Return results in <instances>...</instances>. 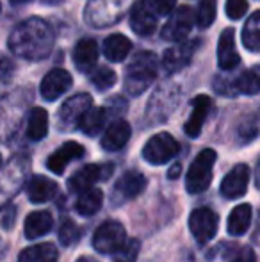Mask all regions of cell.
<instances>
[{
    "instance_id": "cell-29",
    "label": "cell",
    "mask_w": 260,
    "mask_h": 262,
    "mask_svg": "<svg viewBox=\"0 0 260 262\" xmlns=\"http://www.w3.org/2000/svg\"><path fill=\"white\" fill-rule=\"evenodd\" d=\"M243 45L251 52L260 50V11H255L243 27Z\"/></svg>"
},
{
    "instance_id": "cell-41",
    "label": "cell",
    "mask_w": 260,
    "mask_h": 262,
    "mask_svg": "<svg viewBox=\"0 0 260 262\" xmlns=\"http://www.w3.org/2000/svg\"><path fill=\"white\" fill-rule=\"evenodd\" d=\"M31 2V0H11V4H14V6H21V4H27Z\"/></svg>"
},
{
    "instance_id": "cell-1",
    "label": "cell",
    "mask_w": 260,
    "mask_h": 262,
    "mask_svg": "<svg viewBox=\"0 0 260 262\" xmlns=\"http://www.w3.org/2000/svg\"><path fill=\"white\" fill-rule=\"evenodd\" d=\"M9 49L21 59H45L54 49V31L41 18H29L11 32Z\"/></svg>"
},
{
    "instance_id": "cell-19",
    "label": "cell",
    "mask_w": 260,
    "mask_h": 262,
    "mask_svg": "<svg viewBox=\"0 0 260 262\" xmlns=\"http://www.w3.org/2000/svg\"><path fill=\"white\" fill-rule=\"evenodd\" d=\"M98 61V45L94 39L84 38L73 49V62L79 72H89L97 66Z\"/></svg>"
},
{
    "instance_id": "cell-38",
    "label": "cell",
    "mask_w": 260,
    "mask_h": 262,
    "mask_svg": "<svg viewBox=\"0 0 260 262\" xmlns=\"http://www.w3.org/2000/svg\"><path fill=\"white\" fill-rule=\"evenodd\" d=\"M14 73V66L13 62L7 57H2L0 55V80H9Z\"/></svg>"
},
{
    "instance_id": "cell-11",
    "label": "cell",
    "mask_w": 260,
    "mask_h": 262,
    "mask_svg": "<svg viewBox=\"0 0 260 262\" xmlns=\"http://www.w3.org/2000/svg\"><path fill=\"white\" fill-rule=\"evenodd\" d=\"M72 75L63 68H54L43 77L41 86H39V93L45 100L54 102L59 97H63L66 91L72 88Z\"/></svg>"
},
{
    "instance_id": "cell-40",
    "label": "cell",
    "mask_w": 260,
    "mask_h": 262,
    "mask_svg": "<svg viewBox=\"0 0 260 262\" xmlns=\"http://www.w3.org/2000/svg\"><path fill=\"white\" fill-rule=\"evenodd\" d=\"M255 186H257V189H260V161L255 168Z\"/></svg>"
},
{
    "instance_id": "cell-20",
    "label": "cell",
    "mask_w": 260,
    "mask_h": 262,
    "mask_svg": "<svg viewBox=\"0 0 260 262\" xmlns=\"http://www.w3.org/2000/svg\"><path fill=\"white\" fill-rule=\"evenodd\" d=\"M57 193V184L49 177L34 175L27 184V196L32 204H45L52 200Z\"/></svg>"
},
{
    "instance_id": "cell-4",
    "label": "cell",
    "mask_w": 260,
    "mask_h": 262,
    "mask_svg": "<svg viewBox=\"0 0 260 262\" xmlns=\"http://www.w3.org/2000/svg\"><path fill=\"white\" fill-rule=\"evenodd\" d=\"M178 150H180V145L173 136L168 132H159L146 141L143 148V157L150 164H166L177 156Z\"/></svg>"
},
{
    "instance_id": "cell-17",
    "label": "cell",
    "mask_w": 260,
    "mask_h": 262,
    "mask_svg": "<svg viewBox=\"0 0 260 262\" xmlns=\"http://www.w3.org/2000/svg\"><path fill=\"white\" fill-rule=\"evenodd\" d=\"M157 20L159 18L145 6V2H137L130 11V27L135 34L139 36H150L155 32L157 29Z\"/></svg>"
},
{
    "instance_id": "cell-43",
    "label": "cell",
    "mask_w": 260,
    "mask_h": 262,
    "mask_svg": "<svg viewBox=\"0 0 260 262\" xmlns=\"http://www.w3.org/2000/svg\"><path fill=\"white\" fill-rule=\"evenodd\" d=\"M77 262H91V260H89V259H79Z\"/></svg>"
},
{
    "instance_id": "cell-6",
    "label": "cell",
    "mask_w": 260,
    "mask_h": 262,
    "mask_svg": "<svg viewBox=\"0 0 260 262\" xmlns=\"http://www.w3.org/2000/svg\"><path fill=\"white\" fill-rule=\"evenodd\" d=\"M91 107H93V98L87 93H77V95H73V97H69L68 100L61 105L59 114H57L59 128L61 130L77 128Z\"/></svg>"
},
{
    "instance_id": "cell-14",
    "label": "cell",
    "mask_w": 260,
    "mask_h": 262,
    "mask_svg": "<svg viewBox=\"0 0 260 262\" xmlns=\"http://www.w3.org/2000/svg\"><path fill=\"white\" fill-rule=\"evenodd\" d=\"M82 156H84V146L79 145L77 141H68L49 157L46 168L52 173H56V175H63L66 166L72 161H75V159H80Z\"/></svg>"
},
{
    "instance_id": "cell-37",
    "label": "cell",
    "mask_w": 260,
    "mask_h": 262,
    "mask_svg": "<svg viewBox=\"0 0 260 262\" xmlns=\"http://www.w3.org/2000/svg\"><path fill=\"white\" fill-rule=\"evenodd\" d=\"M257 134H258L257 125H251V123L241 125L239 138H241V141H243V143H248V141H251V139H255V138H257Z\"/></svg>"
},
{
    "instance_id": "cell-13",
    "label": "cell",
    "mask_w": 260,
    "mask_h": 262,
    "mask_svg": "<svg viewBox=\"0 0 260 262\" xmlns=\"http://www.w3.org/2000/svg\"><path fill=\"white\" fill-rule=\"evenodd\" d=\"M241 62V57L237 54L235 49V31L232 27L225 29L219 36L218 43V64L221 70L230 72V70H235Z\"/></svg>"
},
{
    "instance_id": "cell-39",
    "label": "cell",
    "mask_w": 260,
    "mask_h": 262,
    "mask_svg": "<svg viewBox=\"0 0 260 262\" xmlns=\"http://www.w3.org/2000/svg\"><path fill=\"white\" fill-rule=\"evenodd\" d=\"M178 175H180V164H175L173 168L170 169L168 177H170V179H178Z\"/></svg>"
},
{
    "instance_id": "cell-22",
    "label": "cell",
    "mask_w": 260,
    "mask_h": 262,
    "mask_svg": "<svg viewBox=\"0 0 260 262\" xmlns=\"http://www.w3.org/2000/svg\"><path fill=\"white\" fill-rule=\"evenodd\" d=\"M102 50H104V55L109 59V61L122 62L123 59L129 57V54L132 50V41L127 38V36L116 32V34H111L109 38H105Z\"/></svg>"
},
{
    "instance_id": "cell-3",
    "label": "cell",
    "mask_w": 260,
    "mask_h": 262,
    "mask_svg": "<svg viewBox=\"0 0 260 262\" xmlns=\"http://www.w3.org/2000/svg\"><path fill=\"white\" fill-rule=\"evenodd\" d=\"M216 152L212 148L201 150L193 161V164L189 166L187 175H185V187L191 194L203 193L205 189H208L212 182V168L216 162Z\"/></svg>"
},
{
    "instance_id": "cell-27",
    "label": "cell",
    "mask_w": 260,
    "mask_h": 262,
    "mask_svg": "<svg viewBox=\"0 0 260 262\" xmlns=\"http://www.w3.org/2000/svg\"><path fill=\"white\" fill-rule=\"evenodd\" d=\"M251 225V205L241 204L230 212L228 217V234L230 235H244Z\"/></svg>"
},
{
    "instance_id": "cell-21",
    "label": "cell",
    "mask_w": 260,
    "mask_h": 262,
    "mask_svg": "<svg viewBox=\"0 0 260 262\" xmlns=\"http://www.w3.org/2000/svg\"><path fill=\"white\" fill-rule=\"evenodd\" d=\"M54 227V217L46 210H36L31 212L25 220L23 232L27 239H39L43 235H46Z\"/></svg>"
},
{
    "instance_id": "cell-25",
    "label": "cell",
    "mask_w": 260,
    "mask_h": 262,
    "mask_svg": "<svg viewBox=\"0 0 260 262\" xmlns=\"http://www.w3.org/2000/svg\"><path fill=\"white\" fill-rule=\"evenodd\" d=\"M102 204H104V193H102V189L91 187V189L79 194V198L75 202V210L80 216H93V214H97L102 209Z\"/></svg>"
},
{
    "instance_id": "cell-18",
    "label": "cell",
    "mask_w": 260,
    "mask_h": 262,
    "mask_svg": "<svg viewBox=\"0 0 260 262\" xmlns=\"http://www.w3.org/2000/svg\"><path fill=\"white\" fill-rule=\"evenodd\" d=\"M145 187H146L145 175L135 171V169H130V171H125L116 180L114 193L118 194L122 200H130V198H135L137 194H141Z\"/></svg>"
},
{
    "instance_id": "cell-12",
    "label": "cell",
    "mask_w": 260,
    "mask_h": 262,
    "mask_svg": "<svg viewBox=\"0 0 260 262\" xmlns=\"http://www.w3.org/2000/svg\"><path fill=\"white\" fill-rule=\"evenodd\" d=\"M250 182V168L246 164H237L228 171L221 182V194L228 200L244 196Z\"/></svg>"
},
{
    "instance_id": "cell-16",
    "label": "cell",
    "mask_w": 260,
    "mask_h": 262,
    "mask_svg": "<svg viewBox=\"0 0 260 262\" xmlns=\"http://www.w3.org/2000/svg\"><path fill=\"white\" fill-rule=\"evenodd\" d=\"M130 125L125 120H116L107 127V130L102 136V148L107 152H118L127 145L130 139Z\"/></svg>"
},
{
    "instance_id": "cell-31",
    "label": "cell",
    "mask_w": 260,
    "mask_h": 262,
    "mask_svg": "<svg viewBox=\"0 0 260 262\" xmlns=\"http://www.w3.org/2000/svg\"><path fill=\"white\" fill-rule=\"evenodd\" d=\"M223 255L228 262H257L255 252L250 246H239V245H223Z\"/></svg>"
},
{
    "instance_id": "cell-10",
    "label": "cell",
    "mask_w": 260,
    "mask_h": 262,
    "mask_svg": "<svg viewBox=\"0 0 260 262\" xmlns=\"http://www.w3.org/2000/svg\"><path fill=\"white\" fill-rule=\"evenodd\" d=\"M198 47H200V39H187V41H182L168 49L162 55V66L166 68V72L175 73L185 68L191 62Z\"/></svg>"
},
{
    "instance_id": "cell-42",
    "label": "cell",
    "mask_w": 260,
    "mask_h": 262,
    "mask_svg": "<svg viewBox=\"0 0 260 262\" xmlns=\"http://www.w3.org/2000/svg\"><path fill=\"white\" fill-rule=\"evenodd\" d=\"M45 4H54V2H59V0H43Z\"/></svg>"
},
{
    "instance_id": "cell-44",
    "label": "cell",
    "mask_w": 260,
    "mask_h": 262,
    "mask_svg": "<svg viewBox=\"0 0 260 262\" xmlns=\"http://www.w3.org/2000/svg\"><path fill=\"white\" fill-rule=\"evenodd\" d=\"M0 166H2V156H0Z\"/></svg>"
},
{
    "instance_id": "cell-24",
    "label": "cell",
    "mask_w": 260,
    "mask_h": 262,
    "mask_svg": "<svg viewBox=\"0 0 260 262\" xmlns=\"http://www.w3.org/2000/svg\"><path fill=\"white\" fill-rule=\"evenodd\" d=\"M49 132V113L43 107L31 109L27 118V138L31 141H39Z\"/></svg>"
},
{
    "instance_id": "cell-33",
    "label": "cell",
    "mask_w": 260,
    "mask_h": 262,
    "mask_svg": "<svg viewBox=\"0 0 260 262\" xmlns=\"http://www.w3.org/2000/svg\"><path fill=\"white\" fill-rule=\"evenodd\" d=\"M80 235H82V230L80 227L72 220H66L59 228V241L61 245L64 246H73L75 243H79Z\"/></svg>"
},
{
    "instance_id": "cell-2",
    "label": "cell",
    "mask_w": 260,
    "mask_h": 262,
    "mask_svg": "<svg viewBox=\"0 0 260 262\" xmlns=\"http://www.w3.org/2000/svg\"><path fill=\"white\" fill-rule=\"evenodd\" d=\"M155 75H157L155 54L148 52V50L139 52L137 55H134V59L127 66L125 91L130 97H137V95H141L155 80Z\"/></svg>"
},
{
    "instance_id": "cell-8",
    "label": "cell",
    "mask_w": 260,
    "mask_h": 262,
    "mask_svg": "<svg viewBox=\"0 0 260 262\" xmlns=\"http://www.w3.org/2000/svg\"><path fill=\"white\" fill-rule=\"evenodd\" d=\"M218 214L208 207H198L189 216V230L198 245H207L218 232Z\"/></svg>"
},
{
    "instance_id": "cell-34",
    "label": "cell",
    "mask_w": 260,
    "mask_h": 262,
    "mask_svg": "<svg viewBox=\"0 0 260 262\" xmlns=\"http://www.w3.org/2000/svg\"><path fill=\"white\" fill-rule=\"evenodd\" d=\"M139 250H141V245L137 239H127L125 245L114 253V262H135Z\"/></svg>"
},
{
    "instance_id": "cell-35",
    "label": "cell",
    "mask_w": 260,
    "mask_h": 262,
    "mask_svg": "<svg viewBox=\"0 0 260 262\" xmlns=\"http://www.w3.org/2000/svg\"><path fill=\"white\" fill-rule=\"evenodd\" d=\"M143 2L157 18L171 14L175 11V6H177V0H143Z\"/></svg>"
},
{
    "instance_id": "cell-15",
    "label": "cell",
    "mask_w": 260,
    "mask_h": 262,
    "mask_svg": "<svg viewBox=\"0 0 260 262\" xmlns=\"http://www.w3.org/2000/svg\"><path fill=\"white\" fill-rule=\"evenodd\" d=\"M210 109H212V100L207 95H198L195 100H193V113L189 116V120L185 121V127H184L185 134L189 138H198L200 136Z\"/></svg>"
},
{
    "instance_id": "cell-32",
    "label": "cell",
    "mask_w": 260,
    "mask_h": 262,
    "mask_svg": "<svg viewBox=\"0 0 260 262\" xmlns=\"http://www.w3.org/2000/svg\"><path fill=\"white\" fill-rule=\"evenodd\" d=\"M216 20V0H201L196 11V24L200 29H207Z\"/></svg>"
},
{
    "instance_id": "cell-7",
    "label": "cell",
    "mask_w": 260,
    "mask_h": 262,
    "mask_svg": "<svg viewBox=\"0 0 260 262\" xmlns=\"http://www.w3.org/2000/svg\"><path fill=\"white\" fill-rule=\"evenodd\" d=\"M196 21V16L193 13V9L189 6H180L178 9H175L170 14V20L166 21V25L160 31V36L166 41H177L182 43L187 34L191 32L193 25Z\"/></svg>"
},
{
    "instance_id": "cell-23",
    "label": "cell",
    "mask_w": 260,
    "mask_h": 262,
    "mask_svg": "<svg viewBox=\"0 0 260 262\" xmlns=\"http://www.w3.org/2000/svg\"><path fill=\"white\" fill-rule=\"evenodd\" d=\"M59 252L52 243H41L25 248L18 257V262H57Z\"/></svg>"
},
{
    "instance_id": "cell-30",
    "label": "cell",
    "mask_w": 260,
    "mask_h": 262,
    "mask_svg": "<svg viewBox=\"0 0 260 262\" xmlns=\"http://www.w3.org/2000/svg\"><path fill=\"white\" fill-rule=\"evenodd\" d=\"M89 80L98 91H107L116 84V73L107 66H98L89 75Z\"/></svg>"
},
{
    "instance_id": "cell-9",
    "label": "cell",
    "mask_w": 260,
    "mask_h": 262,
    "mask_svg": "<svg viewBox=\"0 0 260 262\" xmlns=\"http://www.w3.org/2000/svg\"><path fill=\"white\" fill-rule=\"evenodd\" d=\"M114 169V166L111 164H87L84 168H80L79 171H75L72 175V179L68 180V189L72 193H84V191L91 189L94 182H98L100 179H107L111 175V171Z\"/></svg>"
},
{
    "instance_id": "cell-26",
    "label": "cell",
    "mask_w": 260,
    "mask_h": 262,
    "mask_svg": "<svg viewBox=\"0 0 260 262\" xmlns=\"http://www.w3.org/2000/svg\"><path fill=\"white\" fill-rule=\"evenodd\" d=\"M233 93L235 95H257L260 93V64L243 72L233 79Z\"/></svg>"
},
{
    "instance_id": "cell-5",
    "label": "cell",
    "mask_w": 260,
    "mask_h": 262,
    "mask_svg": "<svg viewBox=\"0 0 260 262\" xmlns=\"http://www.w3.org/2000/svg\"><path fill=\"white\" fill-rule=\"evenodd\" d=\"M127 241V232L118 221H105L94 230L93 246L104 255H114Z\"/></svg>"
},
{
    "instance_id": "cell-36",
    "label": "cell",
    "mask_w": 260,
    "mask_h": 262,
    "mask_svg": "<svg viewBox=\"0 0 260 262\" xmlns=\"http://www.w3.org/2000/svg\"><path fill=\"white\" fill-rule=\"evenodd\" d=\"M225 11L230 20H239V18H243L246 14L248 0H226Z\"/></svg>"
},
{
    "instance_id": "cell-28",
    "label": "cell",
    "mask_w": 260,
    "mask_h": 262,
    "mask_svg": "<svg viewBox=\"0 0 260 262\" xmlns=\"http://www.w3.org/2000/svg\"><path fill=\"white\" fill-rule=\"evenodd\" d=\"M107 116H109L107 107H91L86 113V116L82 118L79 128L87 136H97L104 128Z\"/></svg>"
}]
</instances>
